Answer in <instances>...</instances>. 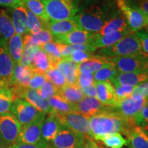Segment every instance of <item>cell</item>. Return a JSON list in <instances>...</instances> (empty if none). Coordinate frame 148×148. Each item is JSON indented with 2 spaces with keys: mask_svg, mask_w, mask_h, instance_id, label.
<instances>
[{
  "mask_svg": "<svg viewBox=\"0 0 148 148\" xmlns=\"http://www.w3.org/2000/svg\"><path fill=\"white\" fill-rule=\"evenodd\" d=\"M148 81V72L145 73H123L118 71L117 75L113 80L112 84L127 85L136 86Z\"/></svg>",
  "mask_w": 148,
  "mask_h": 148,
  "instance_id": "cell-24",
  "label": "cell"
},
{
  "mask_svg": "<svg viewBox=\"0 0 148 148\" xmlns=\"http://www.w3.org/2000/svg\"><path fill=\"white\" fill-rule=\"evenodd\" d=\"M83 148H99V147L91 137H88L86 138Z\"/></svg>",
  "mask_w": 148,
  "mask_h": 148,
  "instance_id": "cell-56",
  "label": "cell"
},
{
  "mask_svg": "<svg viewBox=\"0 0 148 148\" xmlns=\"http://www.w3.org/2000/svg\"><path fill=\"white\" fill-rule=\"evenodd\" d=\"M114 90H115V93L116 98L118 101L123 100L130 97L132 95L133 90L136 86H127V85H119V84H113Z\"/></svg>",
  "mask_w": 148,
  "mask_h": 148,
  "instance_id": "cell-42",
  "label": "cell"
},
{
  "mask_svg": "<svg viewBox=\"0 0 148 148\" xmlns=\"http://www.w3.org/2000/svg\"><path fill=\"white\" fill-rule=\"evenodd\" d=\"M8 95L10 96L11 97H12L14 99H15L10 86H8V85H6L3 82L0 81V95Z\"/></svg>",
  "mask_w": 148,
  "mask_h": 148,
  "instance_id": "cell-54",
  "label": "cell"
},
{
  "mask_svg": "<svg viewBox=\"0 0 148 148\" xmlns=\"http://www.w3.org/2000/svg\"><path fill=\"white\" fill-rule=\"evenodd\" d=\"M36 90L42 99L48 100L49 98L57 95L58 88L56 87L49 80H46V82L44 83L41 87Z\"/></svg>",
  "mask_w": 148,
  "mask_h": 148,
  "instance_id": "cell-40",
  "label": "cell"
},
{
  "mask_svg": "<svg viewBox=\"0 0 148 148\" xmlns=\"http://www.w3.org/2000/svg\"><path fill=\"white\" fill-rule=\"evenodd\" d=\"M33 72L31 66H23L19 64H14L10 86H18L28 88Z\"/></svg>",
  "mask_w": 148,
  "mask_h": 148,
  "instance_id": "cell-26",
  "label": "cell"
},
{
  "mask_svg": "<svg viewBox=\"0 0 148 148\" xmlns=\"http://www.w3.org/2000/svg\"><path fill=\"white\" fill-rule=\"evenodd\" d=\"M106 147L110 148H122L124 145H128L127 139L123 137L120 133L108 135L101 140Z\"/></svg>",
  "mask_w": 148,
  "mask_h": 148,
  "instance_id": "cell-38",
  "label": "cell"
},
{
  "mask_svg": "<svg viewBox=\"0 0 148 148\" xmlns=\"http://www.w3.org/2000/svg\"><path fill=\"white\" fill-rule=\"evenodd\" d=\"M138 8L148 17V0H138Z\"/></svg>",
  "mask_w": 148,
  "mask_h": 148,
  "instance_id": "cell-55",
  "label": "cell"
},
{
  "mask_svg": "<svg viewBox=\"0 0 148 148\" xmlns=\"http://www.w3.org/2000/svg\"><path fill=\"white\" fill-rule=\"evenodd\" d=\"M32 36L36 38L37 41L39 42L40 47L44 44L53 41L52 35L51 34V33L46 27L42 28V30L38 34L32 35Z\"/></svg>",
  "mask_w": 148,
  "mask_h": 148,
  "instance_id": "cell-47",
  "label": "cell"
},
{
  "mask_svg": "<svg viewBox=\"0 0 148 148\" xmlns=\"http://www.w3.org/2000/svg\"><path fill=\"white\" fill-rule=\"evenodd\" d=\"M23 36L15 34L7 42V51L10 54L11 58L13 60L14 64H19L23 51Z\"/></svg>",
  "mask_w": 148,
  "mask_h": 148,
  "instance_id": "cell-29",
  "label": "cell"
},
{
  "mask_svg": "<svg viewBox=\"0 0 148 148\" xmlns=\"http://www.w3.org/2000/svg\"><path fill=\"white\" fill-rule=\"evenodd\" d=\"M47 102L51 110L58 114H64L73 112V105L64 100L58 95L49 98Z\"/></svg>",
  "mask_w": 148,
  "mask_h": 148,
  "instance_id": "cell-33",
  "label": "cell"
},
{
  "mask_svg": "<svg viewBox=\"0 0 148 148\" xmlns=\"http://www.w3.org/2000/svg\"><path fill=\"white\" fill-rule=\"evenodd\" d=\"M40 49L39 45L29 43L24 44L23 54L19 64L23 66H31L34 56Z\"/></svg>",
  "mask_w": 148,
  "mask_h": 148,
  "instance_id": "cell-35",
  "label": "cell"
},
{
  "mask_svg": "<svg viewBox=\"0 0 148 148\" xmlns=\"http://www.w3.org/2000/svg\"><path fill=\"white\" fill-rule=\"evenodd\" d=\"M51 21L72 19L79 10L82 0H40Z\"/></svg>",
  "mask_w": 148,
  "mask_h": 148,
  "instance_id": "cell-4",
  "label": "cell"
},
{
  "mask_svg": "<svg viewBox=\"0 0 148 148\" xmlns=\"http://www.w3.org/2000/svg\"><path fill=\"white\" fill-rule=\"evenodd\" d=\"M93 34L84 29H78L68 34L52 37L53 41L62 45L88 44L91 42Z\"/></svg>",
  "mask_w": 148,
  "mask_h": 148,
  "instance_id": "cell-16",
  "label": "cell"
},
{
  "mask_svg": "<svg viewBox=\"0 0 148 148\" xmlns=\"http://www.w3.org/2000/svg\"><path fill=\"white\" fill-rule=\"evenodd\" d=\"M31 67L33 71L42 74H45L51 68V62L47 55L40 49L34 56Z\"/></svg>",
  "mask_w": 148,
  "mask_h": 148,
  "instance_id": "cell-30",
  "label": "cell"
},
{
  "mask_svg": "<svg viewBox=\"0 0 148 148\" xmlns=\"http://www.w3.org/2000/svg\"><path fill=\"white\" fill-rule=\"evenodd\" d=\"M45 75L47 80L51 82L58 89L63 87L66 84L65 77L56 68H50Z\"/></svg>",
  "mask_w": 148,
  "mask_h": 148,
  "instance_id": "cell-39",
  "label": "cell"
},
{
  "mask_svg": "<svg viewBox=\"0 0 148 148\" xmlns=\"http://www.w3.org/2000/svg\"><path fill=\"white\" fill-rule=\"evenodd\" d=\"M14 63L5 46L0 45V81L10 86Z\"/></svg>",
  "mask_w": 148,
  "mask_h": 148,
  "instance_id": "cell-20",
  "label": "cell"
},
{
  "mask_svg": "<svg viewBox=\"0 0 148 148\" xmlns=\"http://www.w3.org/2000/svg\"><path fill=\"white\" fill-rule=\"evenodd\" d=\"M95 54H94L92 52H88V51H76L71 54L69 56L62 59H66L71 62H75L77 64H79L81 62H84L90 59L93 58L95 56Z\"/></svg>",
  "mask_w": 148,
  "mask_h": 148,
  "instance_id": "cell-41",
  "label": "cell"
},
{
  "mask_svg": "<svg viewBox=\"0 0 148 148\" xmlns=\"http://www.w3.org/2000/svg\"><path fill=\"white\" fill-rule=\"evenodd\" d=\"M118 73L114 66H109V67L103 68L99 71L93 73V77L95 82H107L112 80L115 78Z\"/></svg>",
  "mask_w": 148,
  "mask_h": 148,
  "instance_id": "cell-36",
  "label": "cell"
},
{
  "mask_svg": "<svg viewBox=\"0 0 148 148\" xmlns=\"http://www.w3.org/2000/svg\"><path fill=\"white\" fill-rule=\"evenodd\" d=\"M45 27L49 31L52 36L64 35L73 32L75 29H80V27L73 19L61 20V21L50 20L46 24Z\"/></svg>",
  "mask_w": 148,
  "mask_h": 148,
  "instance_id": "cell-25",
  "label": "cell"
},
{
  "mask_svg": "<svg viewBox=\"0 0 148 148\" xmlns=\"http://www.w3.org/2000/svg\"><path fill=\"white\" fill-rule=\"evenodd\" d=\"M45 116L46 114L32 123L21 125L16 143L36 144L43 141L41 136V127Z\"/></svg>",
  "mask_w": 148,
  "mask_h": 148,
  "instance_id": "cell-12",
  "label": "cell"
},
{
  "mask_svg": "<svg viewBox=\"0 0 148 148\" xmlns=\"http://www.w3.org/2000/svg\"><path fill=\"white\" fill-rule=\"evenodd\" d=\"M131 97L135 99L148 98V81L136 86L133 90Z\"/></svg>",
  "mask_w": 148,
  "mask_h": 148,
  "instance_id": "cell-46",
  "label": "cell"
},
{
  "mask_svg": "<svg viewBox=\"0 0 148 148\" xmlns=\"http://www.w3.org/2000/svg\"><path fill=\"white\" fill-rule=\"evenodd\" d=\"M12 91L13 92L14 97L22 98L26 100L27 102L35 107L37 110L43 113L47 114L51 111L47 100L42 99L38 95L36 90L30 89L29 88L21 87L18 86H10Z\"/></svg>",
  "mask_w": 148,
  "mask_h": 148,
  "instance_id": "cell-10",
  "label": "cell"
},
{
  "mask_svg": "<svg viewBox=\"0 0 148 148\" xmlns=\"http://www.w3.org/2000/svg\"><path fill=\"white\" fill-rule=\"evenodd\" d=\"M0 148H5L4 146H3L2 144H1V142H0Z\"/></svg>",
  "mask_w": 148,
  "mask_h": 148,
  "instance_id": "cell-57",
  "label": "cell"
},
{
  "mask_svg": "<svg viewBox=\"0 0 148 148\" xmlns=\"http://www.w3.org/2000/svg\"><path fill=\"white\" fill-rule=\"evenodd\" d=\"M13 101V98L10 96L5 95H0V114L10 112Z\"/></svg>",
  "mask_w": 148,
  "mask_h": 148,
  "instance_id": "cell-48",
  "label": "cell"
},
{
  "mask_svg": "<svg viewBox=\"0 0 148 148\" xmlns=\"http://www.w3.org/2000/svg\"><path fill=\"white\" fill-rule=\"evenodd\" d=\"M21 5H23L22 0H0V8L3 7L14 8Z\"/></svg>",
  "mask_w": 148,
  "mask_h": 148,
  "instance_id": "cell-52",
  "label": "cell"
},
{
  "mask_svg": "<svg viewBox=\"0 0 148 148\" xmlns=\"http://www.w3.org/2000/svg\"><path fill=\"white\" fill-rule=\"evenodd\" d=\"M125 135L132 148H148V127L133 125Z\"/></svg>",
  "mask_w": 148,
  "mask_h": 148,
  "instance_id": "cell-19",
  "label": "cell"
},
{
  "mask_svg": "<svg viewBox=\"0 0 148 148\" xmlns=\"http://www.w3.org/2000/svg\"><path fill=\"white\" fill-rule=\"evenodd\" d=\"M127 28H129V27L124 16L117 14L106 21L100 31L96 34L99 36H104L121 32Z\"/></svg>",
  "mask_w": 148,
  "mask_h": 148,
  "instance_id": "cell-27",
  "label": "cell"
},
{
  "mask_svg": "<svg viewBox=\"0 0 148 148\" xmlns=\"http://www.w3.org/2000/svg\"><path fill=\"white\" fill-rule=\"evenodd\" d=\"M93 73H79L77 75V85L79 88L87 87L94 84Z\"/></svg>",
  "mask_w": 148,
  "mask_h": 148,
  "instance_id": "cell-44",
  "label": "cell"
},
{
  "mask_svg": "<svg viewBox=\"0 0 148 148\" xmlns=\"http://www.w3.org/2000/svg\"><path fill=\"white\" fill-rule=\"evenodd\" d=\"M62 126L63 124L61 121L59 114L54 110H51L50 112L46 114L45 118L42 124V140L46 143H49L56 136Z\"/></svg>",
  "mask_w": 148,
  "mask_h": 148,
  "instance_id": "cell-15",
  "label": "cell"
},
{
  "mask_svg": "<svg viewBox=\"0 0 148 148\" xmlns=\"http://www.w3.org/2000/svg\"><path fill=\"white\" fill-rule=\"evenodd\" d=\"M46 80H47V79H46L45 74L34 71L30 80H29L28 88L32 90L38 89L44 84Z\"/></svg>",
  "mask_w": 148,
  "mask_h": 148,
  "instance_id": "cell-43",
  "label": "cell"
},
{
  "mask_svg": "<svg viewBox=\"0 0 148 148\" xmlns=\"http://www.w3.org/2000/svg\"><path fill=\"white\" fill-rule=\"evenodd\" d=\"M62 124L68 128L84 135L85 137H91L89 120L75 112L60 114Z\"/></svg>",
  "mask_w": 148,
  "mask_h": 148,
  "instance_id": "cell-13",
  "label": "cell"
},
{
  "mask_svg": "<svg viewBox=\"0 0 148 148\" xmlns=\"http://www.w3.org/2000/svg\"><path fill=\"white\" fill-rule=\"evenodd\" d=\"M6 10L12 20L16 34L21 36L28 34L27 8L24 5H21L14 8H7Z\"/></svg>",
  "mask_w": 148,
  "mask_h": 148,
  "instance_id": "cell-18",
  "label": "cell"
},
{
  "mask_svg": "<svg viewBox=\"0 0 148 148\" xmlns=\"http://www.w3.org/2000/svg\"><path fill=\"white\" fill-rule=\"evenodd\" d=\"M116 5L124 16L132 32L141 30L148 25V17L137 7L132 6L126 0H116Z\"/></svg>",
  "mask_w": 148,
  "mask_h": 148,
  "instance_id": "cell-6",
  "label": "cell"
},
{
  "mask_svg": "<svg viewBox=\"0 0 148 148\" xmlns=\"http://www.w3.org/2000/svg\"><path fill=\"white\" fill-rule=\"evenodd\" d=\"M15 34L8 11L6 9L0 8V45L5 47L8 40Z\"/></svg>",
  "mask_w": 148,
  "mask_h": 148,
  "instance_id": "cell-22",
  "label": "cell"
},
{
  "mask_svg": "<svg viewBox=\"0 0 148 148\" xmlns=\"http://www.w3.org/2000/svg\"><path fill=\"white\" fill-rule=\"evenodd\" d=\"M146 29H147V32L148 33V25H147V27H146Z\"/></svg>",
  "mask_w": 148,
  "mask_h": 148,
  "instance_id": "cell-58",
  "label": "cell"
},
{
  "mask_svg": "<svg viewBox=\"0 0 148 148\" xmlns=\"http://www.w3.org/2000/svg\"><path fill=\"white\" fill-rule=\"evenodd\" d=\"M86 138L64 126L61 127L54 138L49 143L50 148H83Z\"/></svg>",
  "mask_w": 148,
  "mask_h": 148,
  "instance_id": "cell-9",
  "label": "cell"
},
{
  "mask_svg": "<svg viewBox=\"0 0 148 148\" xmlns=\"http://www.w3.org/2000/svg\"><path fill=\"white\" fill-rule=\"evenodd\" d=\"M10 112L21 125L32 123L43 114H45L22 98H16L14 99Z\"/></svg>",
  "mask_w": 148,
  "mask_h": 148,
  "instance_id": "cell-8",
  "label": "cell"
},
{
  "mask_svg": "<svg viewBox=\"0 0 148 148\" xmlns=\"http://www.w3.org/2000/svg\"><path fill=\"white\" fill-rule=\"evenodd\" d=\"M23 4L27 10L39 17L46 25L50 20L46 14L45 7L40 0H22Z\"/></svg>",
  "mask_w": 148,
  "mask_h": 148,
  "instance_id": "cell-31",
  "label": "cell"
},
{
  "mask_svg": "<svg viewBox=\"0 0 148 148\" xmlns=\"http://www.w3.org/2000/svg\"><path fill=\"white\" fill-rule=\"evenodd\" d=\"M144 53L148 55V33L140 30L135 32Z\"/></svg>",
  "mask_w": 148,
  "mask_h": 148,
  "instance_id": "cell-49",
  "label": "cell"
},
{
  "mask_svg": "<svg viewBox=\"0 0 148 148\" xmlns=\"http://www.w3.org/2000/svg\"><path fill=\"white\" fill-rule=\"evenodd\" d=\"M97 97L96 98L104 106L114 107L119 101L116 98L113 84L110 81L107 82H95Z\"/></svg>",
  "mask_w": 148,
  "mask_h": 148,
  "instance_id": "cell-17",
  "label": "cell"
},
{
  "mask_svg": "<svg viewBox=\"0 0 148 148\" xmlns=\"http://www.w3.org/2000/svg\"><path fill=\"white\" fill-rule=\"evenodd\" d=\"M134 124L142 127H148V101L140 112L134 119Z\"/></svg>",
  "mask_w": 148,
  "mask_h": 148,
  "instance_id": "cell-45",
  "label": "cell"
},
{
  "mask_svg": "<svg viewBox=\"0 0 148 148\" xmlns=\"http://www.w3.org/2000/svg\"><path fill=\"white\" fill-rule=\"evenodd\" d=\"M7 148H50L49 144L45 141H41L36 144H27L16 143Z\"/></svg>",
  "mask_w": 148,
  "mask_h": 148,
  "instance_id": "cell-51",
  "label": "cell"
},
{
  "mask_svg": "<svg viewBox=\"0 0 148 148\" xmlns=\"http://www.w3.org/2000/svg\"><path fill=\"white\" fill-rule=\"evenodd\" d=\"M83 95L84 97H97V90H96L95 84H92L90 86H88L87 87H84L81 88Z\"/></svg>",
  "mask_w": 148,
  "mask_h": 148,
  "instance_id": "cell-53",
  "label": "cell"
},
{
  "mask_svg": "<svg viewBox=\"0 0 148 148\" xmlns=\"http://www.w3.org/2000/svg\"><path fill=\"white\" fill-rule=\"evenodd\" d=\"M62 58H66L76 51H88L95 53L97 50L91 44H76V45H62L58 44Z\"/></svg>",
  "mask_w": 148,
  "mask_h": 148,
  "instance_id": "cell-32",
  "label": "cell"
},
{
  "mask_svg": "<svg viewBox=\"0 0 148 148\" xmlns=\"http://www.w3.org/2000/svg\"><path fill=\"white\" fill-rule=\"evenodd\" d=\"M21 127L10 112L0 114V142L5 148L16 143Z\"/></svg>",
  "mask_w": 148,
  "mask_h": 148,
  "instance_id": "cell-7",
  "label": "cell"
},
{
  "mask_svg": "<svg viewBox=\"0 0 148 148\" xmlns=\"http://www.w3.org/2000/svg\"><path fill=\"white\" fill-rule=\"evenodd\" d=\"M119 72L123 73H145L148 72V55L145 53L115 57L110 58Z\"/></svg>",
  "mask_w": 148,
  "mask_h": 148,
  "instance_id": "cell-5",
  "label": "cell"
},
{
  "mask_svg": "<svg viewBox=\"0 0 148 148\" xmlns=\"http://www.w3.org/2000/svg\"><path fill=\"white\" fill-rule=\"evenodd\" d=\"M71 61L66 60V59H62L56 64L55 68L58 69L66 77L69 74L70 69H71Z\"/></svg>",
  "mask_w": 148,
  "mask_h": 148,
  "instance_id": "cell-50",
  "label": "cell"
},
{
  "mask_svg": "<svg viewBox=\"0 0 148 148\" xmlns=\"http://www.w3.org/2000/svg\"><path fill=\"white\" fill-rule=\"evenodd\" d=\"M91 138L93 140H101L108 135L114 133L125 134L130 127L135 125L134 122L127 120L120 114L110 110L96 114L89 119Z\"/></svg>",
  "mask_w": 148,
  "mask_h": 148,
  "instance_id": "cell-2",
  "label": "cell"
},
{
  "mask_svg": "<svg viewBox=\"0 0 148 148\" xmlns=\"http://www.w3.org/2000/svg\"><path fill=\"white\" fill-rule=\"evenodd\" d=\"M139 41L135 32L123 37L114 45L101 48L97 51V56L112 58L115 57H124L143 53Z\"/></svg>",
  "mask_w": 148,
  "mask_h": 148,
  "instance_id": "cell-3",
  "label": "cell"
},
{
  "mask_svg": "<svg viewBox=\"0 0 148 148\" xmlns=\"http://www.w3.org/2000/svg\"><path fill=\"white\" fill-rule=\"evenodd\" d=\"M27 29L28 33L32 35L38 34L42 28L45 27V24L43 23L40 18L38 17L36 14L32 13L31 11L27 9Z\"/></svg>",
  "mask_w": 148,
  "mask_h": 148,
  "instance_id": "cell-37",
  "label": "cell"
},
{
  "mask_svg": "<svg viewBox=\"0 0 148 148\" xmlns=\"http://www.w3.org/2000/svg\"><path fill=\"white\" fill-rule=\"evenodd\" d=\"M57 95L73 105L79 102L84 97L82 90L77 84H66L63 87L59 88Z\"/></svg>",
  "mask_w": 148,
  "mask_h": 148,
  "instance_id": "cell-28",
  "label": "cell"
},
{
  "mask_svg": "<svg viewBox=\"0 0 148 148\" xmlns=\"http://www.w3.org/2000/svg\"><path fill=\"white\" fill-rule=\"evenodd\" d=\"M147 101L148 98L135 99L130 96L119 101L115 106L110 107V110L125 119L134 121V117L139 113Z\"/></svg>",
  "mask_w": 148,
  "mask_h": 148,
  "instance_id": "cell-11",
  "label": "cell"
},
{
  "mask_svg": "<svg viewBox=\"0 0 148 148\" xmlns=\"http://www.w3.org/2000/svg\"><path fill=\"white\" fill-rule=\"evenodd\" d=\"M109 110L110 107L103 105L95 97H84L79 102L73 105V112L87 119Z\"/></svg>",
  "mask_w": 148,
  "mask_h": 148,
  "instance_id": "cell-14",
  "label": "cell"
},
{
  "mask_svg": "<svg viewBox=\"0 0 148 148\" xmlns=\"http://www.w3.org/2000/svg\"><path fill=\"white\" fill-rule=\"evenodd\" d=\"M110 0H82L79 10L72 18L80 29L97 33L105 23L117 15L119 10H113Z\"/></svg>",
  "mask_w": 148,
  "mask_h": 148,
  "instance_id": "cell-1",
  "label": "cell"
},
{
  "mask_svg": "<svg viewBox=\"0 0 148 148\" xmlns=\"http://www.w3.org/2000/svg\"><path fill=\"white\" fill-rule=\"evenodd\" d=\"M114 66L110 58L96 55L93 58L81 62L77 65L79 73H95L103 68Z\"/></svg>",
  "mask_w": 148,
  "mask_h": 148,
  "instance_id": "cell-23",
  "label": "cell"
},
{
  "mask_svg": "<svg viewBox=\"0 0 148 148\" xmlns=\"http://www.w3.org/2000/svg\"><path fill=\"white\" fill-rule=\"evenodd\" d=\"M40 47L47 55L51 62V68H55L56 64L62 60L58 44L54 41H51L44 44Z\"/></svg>",
  "mask_w": 148,
  "mask_h": 148,
  "instance_id": "cell-34",
  "label": "cell"
},
{
  "mask_svg": "<svg viewBox=\"0 0 148 148\" xmlns=\"http://www.w3.org/2000/svg\"><path fill=\"white\" fill-rule=\"evenodd\" d=\"M132 32L130 29L127 28L125 30L121 31L114 33V34L104 35V36H99L96 33H94L90 44L95 47L96 49H101L108 46L112 45L115 44L120 40L122 39L123 37L126 36L127 35Z\"/></svg>",
  "mask_w": 148,
  "mask_h": 148,
  "instance_id": "cell-21",
  "label": "cell"
}]
</instances>
